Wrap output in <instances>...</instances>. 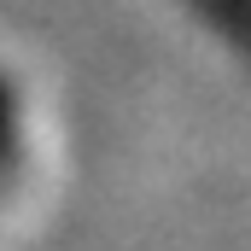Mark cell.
Wrapping results in <instances>:
<instances>
[{"instance_id":"1","label":"cell","mask_w":251,"mask_h":251,"mask_svg":"<svg viewBox=\"0 0 251 251\" xmlns=\"http://www.w3.org/2000/svg\"><path fill=\"white\" fill-rule=\"evenodd\" d=\"M12 134H18V94H12V82L0 76V152L12 146Z\"/></svg>"}]
</instances>
